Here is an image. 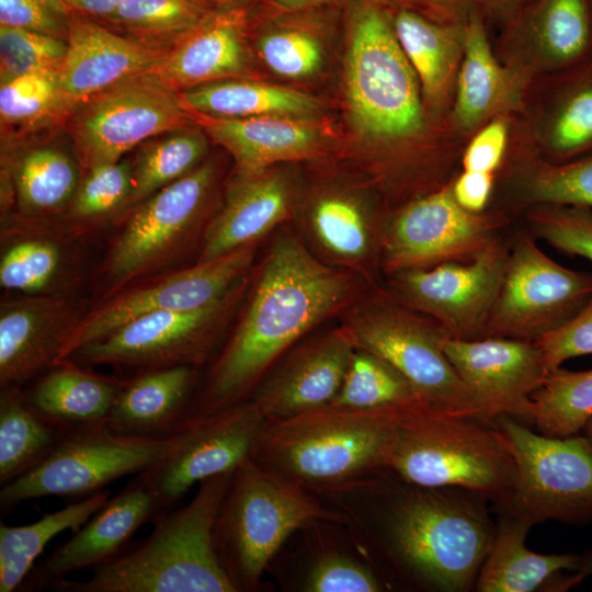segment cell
Here are the masks:
<instances>
[{"mask_svg": "<svg viewBox=\"0 0 592 592\" xmlns=\"http://www.w3.org/2000/svg\"><path fill=\"white\" fill-rule=\"evenodd\" d=\"M522 215L536 239L571 257L592 262V208L570 205H536Z\"/></svg>", "mask_w": 592, "mask_h": 592, "instance_id": "obj_47", "label": "cell"}, {"mask_svg": "<svg viewBox=\"0 0 592 592\" xmlns=\"http://www.w3.org/2000/svg\"><path fill=\"white\" fill-rule=\"evenodd\" d=\"M496 184H500L501 200L490 206L511 217L536 205L592 208V156L551 163L509 149Z\"/></svg>", "mask_w": 592, "mask_h": 592, "instance_id": "obj_33", "label": "cell"}, {"mask_svg": "<svg viewBox=\"0 0 592 592\" xmlns=\"http://www.w3.org/2000/svg\"><path fill=\"white\" fill-rule=\"evenodd\" d=\"M208 10L247 7L253 0H193Z\"/></svg>", "mask_w": 592, "mask_h": 592, "instance_id": "obj_59", "label": "cell"}, {"mask_svg": "<svg viewBox=\"0 0 592 592\" xmlns=\"http://www.w3.org/2000/svg\"><path fill=\"white\" fill-rule=\"evenodd\" d=\"M258 52L264 64L285 78L309 77L321 67V44L311 33L285 27L263 34L258 41Z\"/></svg>", "mask_w": 592, "mask_h": 592, "instance_id": "obj_49", "label": "cell"}, {"mask_svg": "<svg viewBox=\"0 0 592 592\" xmlns=\"http://www.w3.org/2000/svg\"><path fill=\"white\" fill-rule=\"evenodd\" d=\"M328 0H271V7L275 12L288 13L307 9Z\"/></svg>", "mask_w": 592, "mask_h": 592, "instance_id": "obj_58", "label": "cell"}, {"mask_svg": "<svg viewBox=\"0 0 592 592\" xmlns=\"http://www.w3.org/2000/svg\"><path fill=\"white\" fill-rule=\"evenodd\" d=\"M531 527L519 519L501 513L476 580V591L532 592L563 570L592 573V557L577 554L542 555L530 550L525 539Z\"/></svg>", "mask_w": 592, "mask_h": 592, "instance_id": "obj_34", "label": "cell"}, {"mask_svg": "<svg viewBox=\"0 0 592 592\" xmlns=\"http://www.w3.org/2000/svg\"><path fill=\"white\" fill-rule=\"evenodd\" d=\"M502 238L475 260L405 270L387 277V287L406 305L431 318L446 337L482 338L508 259Z\"/></svg>", "mask_w": 592, "mask_h": 592, "instance_id": "obj_16", "label": "cell"}, {"mask_svg": "<svg viewBox=\"0 0 592 592\" xmlns=\"http://www.w3.org/2000/svg\"><path fill=\"white\" fill-rule=\"evenodd\" d=\"M81 171L76 157L54 145H36L20 151L11 160L9 173L21 213L39 218L67 208Z\"/></svg>", "mask_w": 592, "mask_h": 592, "instance_id": "obj_37", "label": "cell"}, {"mask_svg": "<svg viewBox=\"0 0 592 592\" xmlns=\"http://www.w3.org/2000/svg\"><path fill=\"white\" fill-rule=\"evenodd\" d=\"M496 174L462 170L451 180L456 202L474 213L486 210L493 197Z\"/></svg>", "mask_w": 592, "mask_h": 592, "instance_id": "obj_54", "label": "cell"}, {"mask_svg": "<svg viewBox=\"0 0 592 592\" xmlns=\"http://www.w3.org/2000/svg\"><path fill=\"white\" fill-rule=\"evenodd\" d=\"M582 433L590 439H592V417L589 419V421L585 423Z\"/></svg>", "mask_w": 592, "mask_h": 592, "instance_id": "obj_60", "label": "cell"}, {"mask_svg": "<svg viewBox=\"0 0 592 592\" xmlns=\"http://www.w3.org/2000/svg\"><path fill=\"white\" fill-rule=\"evenodd\" d=\"M265 418L251 399L189 423L173 447L138 474L157 499L162 514L179 506L201 481L235 471L250 458Z\"/></svg>", "mask_w": 592, "mask_h": 592, "instance_id": "obj_18", "label": "cell"}, {"mask_svg": "<svg viewBox=\"0 0 592 592\" xmlns=\"http://www.w3.org/2000/svg\"><path fill=\"white\" fill-rule=\"evenodd\" d=\"M509 149L551 163L592 156V58L530 83Z\"/></svg>", "mask_w": 592, "mask_h": 592, "instance_id": "obj_19", "label": "cell"}, {"mask_svg": "<svg viewBox=\"0 0 592 592\" xmlns=\"http://www.w3.org/2000/svg\"><path fill=\"white\" fill-rule=\"evenodd\" d=\"M415 4L414 11L440 22H465L474 0H407Z\"/></svg>", "mask_w": 592, "mask_h": 592, "instance_id": "obj_55", "label": "cell"}, {"mask_svg": "<svg viewBox=\"0 0 592 592\" xmlns=\"http://www.w3.org/2000/svg\"><path fill=\"white\" fill-rule=\"evenodd\" d=\"M192 121L226 149L237 171L253 172L284 162L320 158L327 148L321 129L301 117L269 115L217 117L187 111Z\"/></svg>", "mask_w": 592, "mask_h": 592, "instance_id": "obj_30", "label": "cell"}, {"mask_svg": "<svg viewBox=\"0 0 592 592\" xmlns=\"http://www.w3.org/2000/svg\"><path fill=\"white\" fill-rule=\"evenodd\" d=\"M111 498L103 489L20 526L0 524V592H13L34 567L36 558L58 534L79 530Z\"/></svg>", "mask_w": 592, "mask_h": 592, "instance_id": "obj_38", "label": "cell"}, {"mask_svg": "<svg viewBox=\"0 0 592 592\" xmlns=\"http://www.w3.org/2000/svg\"><path fill=\"white\" fill-rule=\"evenodd\" d=\"M121 384L119 378L95 375L64 361L38 376L24 396L41 417L69 432L104 424Z\"/></svg>", "mask_w": 592, "mask_h": 592, "instance_id": "obj_35", "label": "cell"}, {"mask_svg": "<svg viewBox=\"0 0 592 592\" xmlns=\"http://www.w3.org/2000/svg\"><path fill=\"white\" fill-rule=\"evenodd\" d=\"M133 189V162L122 159L84 171L68 205V215L80 224L125 209Z\"/></svg>", "mask_w": 592, "mask_h": 592, "instance_id": "obj_46", "label": "cell"}, {"mask_svg": "<svg viewBox=\"0 0 592 592\" xmlns=\"http://www.w3.org/2000/svg\"><path fill=\"white\" fill-rule=\"evenodd\" d=\"M192 123L179 93L149 71L77 104L60 125L80 168L87 171L117 162L138 145Z\"/></svg>", "mask_w": 592, "mask_h": 592, "instance_id": "obj_12", "label": "cell"}, {"mask_svg": "<svg viewBox=\"0 0 592 592\" xmlns=\"http://www.w3.org/2000/svg\"><path fill=\"white\" fill-rule=\"evenodd\" d=\"M534 341L543 353L547 374L567 360L592 354V297L568 322Z\"/></svg>", "mask_w": 592, "mask_h": 592, "instance_id": "obj_53", "label": "cell"}, {"mask_svg": "<svg viewBox=\"0 0 592 592\" xmlns=\"http://www.w3.org/2000/svg\"><path fill=\"white\" fill-rule=\"evenodd\" d=\"M532 423L542 434L565 437L582 432L592 417V368L549 372L533 394Z\"/></svg>", "mask_w": 592, "mask_h": 592, "instance_id": "obj_41", "label": "cell"}, {"mask_svg": "<svg viewBox=\"0 0 592 592\" xmlns=\"http://www.w3.org/2000/svg\"><path fill=\"white\" fill-rule=\"evenodd\" d=\"M511 115L498 116L466 141L460 157L462 170L498 174L506 159L512 133Z\"/></svg>", "mask_w": 592, "mask_h": 592, "instance_id": "obj_51", "label": "cell"}, {"mask_svg": "<svg viewBox=\"0 0 592 592\" xmlns=\"http://www.w3.org/2000/svg\"><path fill=\"white\" fill-rule=\"evenodd\" d=\"M217 168L203 162L132 208L106 262L115 291L162 265L204 231Z\"/></svg>", "mask_w": 592, "mask_h": 592, "instance_id": "obj_15", "label": "cell"}, {"mask_svg": "<svg viewBox=\"0 0 592 592\" xmlns=\"http://www.w3.org/2000/svg\"><path fill=\"white\" fill-rule=\"evenodd\" d=\"M389 588L371 565L338 551L319 555L301 584L306 592H378Z\"/></svg>", "mask_w": 592, "mask_h": 592, "instance_id": "obj_50", "label": "cell"}, {"mask_svg": "<svg viewBox=\"0 0 592 592\" xmlns=\"http://www.w3.org/2000/svg\"><path fill=\"white\" fill-rule=\"evenodd\" d=\"M466 41L448 122L465 144L489 121L516 115L530 83L498 58L487 21L475 5L465 22Z\"/></svg>", "mask_w": 592, "mask_h": 592, "instance_id": "obj_27", "label": "cell"}, {"mask_svg": "<svg viewBox=\"0 0 592 592\" xmlns=\"http://www.w3.org/2000/svg\"><path fill=\"white\" fill-rule=\"evenodd\" d=\"M316 521L345 523L310 491L248 458L234 473L215 526L217 556L237 591L258 588L269 562L298 528Z\"/></svg>", "mask_w": 592, "mask_h": 592, "instance_id": "obj_7", "label": "cell"}, {"mask_svg": "<svg viewBox=\"0 0 592 592\" xmlns=\"http://www.w3.org/2000/svg\"><path fill=\"white\" fill-rule=\"evenodd\" d=\"M198 367L179 365L122 379L105 425L137 437H166L186 425L195 396Z\"/></svg>", "mask_w": 592, "mask_h": 592, "instance_id": "obj_31", "label": "cell"}, {"mask_svg": "<svg viewBox=\"0 0 592 592\" xmlns=\"http://www.w3.org/2000/svg\"><path fill=\"white\" fill-rule=\"evenodd\" d=\"M81 318L58 296H26L2 304L0 387H21L58 364Z\"/></svg>", "mask_w": 592, "mask_h": 592, "instance_id": "obj_28", "label": "cell"}, {"mask_svg": "<svg viewBox=\"0 0 592 592\" xmlns=\"http://www.w3.org/2000/svg\"><path fill=\"white\" fill-rule=\"evenodd\" d=\"M389 213H379L357 192L327 186L312 194L293 219L318 260L376 286L384 276L383 239Z\"/></svg>", "mask_w": 592, "mask_h": 592, "instance_id": "obj_20", "label": "cell"}, {"mask_svg": "<svg viewBox=\"0 0 592 592\" xmlns=\"http://www.w3.org/2000/svg\"><path fill=\"white\" fill-rule=\"evenodd\" d=\"M387 471L419 486L467 489L500 510L509 503L517 479L508 441L492 421L424 400L398 407Z\"/></svg>", "mask_w": 592, "mask_h": 592, "instance_id": "obj_5", "label": "cell"}, {"mask_svg": "<svg viewBox=\"0 0 592 592\" xmlns=\"http://www.w3.org/2000/svg\"><path fill=\"white\" fill-rule=\"evenodd\" d=\"M442 349L487 421L508 415L532 422V396L547 375L543 353L534 340H459L445 335Z\"/></svg>", "mask_w": 592, "mask_h": 592, "instance_id": "obj_21", "label": "cell"}, {"mask_svg": "<svg viewBox=\"0 0 592 592\" xmlns=\"http://www.w3.org/2000/svg\"><path fill=\"white\" fill-rule=\"evenodd\" d=\"M388 15L397 41L417 75L429 114L449 125L465 48L466 21L440 22L402 5Z\"/></svg>", "mask_w": 592, "mask_h": 592, "instance_id": "obj_32", "label": "cell"}, {"mask_svg": "<svg viewBox=\"0 0 592 592\" xmlns=\"http://www.w3.org/2000/svg\"><path fill=\"white\" fill-rule=\"evenodd\" d=\"M493 420L517 469L513 494L501 513L531 526L550 520L592 523V439L583 433L548 436L508 415Z\"/></svg>", "mask_w": 592, "mask_h": 592, "instance_id": "obj_9", "label": "cell"}, {"mask_svg": "<svg viewBox=\"0 0 592 592\" xmlns=\"http://www.w3.org/2000/svg\"><path fill=\"white\" fill-rule=\"evenodd\" d=\"M248 21L247 7L209 11L174 43L151 71L177 93L243 78L250 70L246 45Z\"/></svg>", "mask_w": 592, "mask_h": 592, "instance_id": "obj_29", "label": "cell"}, {"mask_svg": "<svg viewBox=\"0 0 592 592\" xmlns=\"http://www.w3.org/2000/svg\"><path fill=\"white\" fill-rule=\"evenodd\" d=\"M511 218L493 206L480 213L463 208L449 181L389 213L383 239V275L446 262H470L501 239Z\"/></svg>", "mask_w": 592, "mask_h": 592, "instance_id": "obj_13", "label": "cell"}, {"mask_svg": "<svg viewBox=\"0 0 592 592\" xmlns=\"http://www.w3.org/2000/svg\"><path fill=\"white\" fill-rule=\"evenodd\" d=\"M209 11L193 0H124L100 23L150 46L171 48Z\"/></svg>", "mask_w": 592, "mask_h": 592, "instance_id": "obj_42", "label": "cell"}, {"mask_svg": "<svg viewBox=\"0 0 592 592\" xmlns=\"http://www.w3.org/2000/svg\"><path fill=\"white\" fill-rule=\"evenodd\" d=\"M180 432L166 437L126 436L105 423L66 432L42 463L2 486L1 515L27 500L52 496L81 499L124 476L138 475L173 447Z\"/></svg>", "mask_w": 592, "mask_h": 592, "instance_id": "obj_11", "label": "cell"}, {"mask_svg": "<svg viewBox=\"0 0 592 592\" xmlns=\"http://www.w3.org/2000/svg\"><path fill=\"white\" fill-rule=\"evenodd\" d=\"M530 0H474L486 21L501 26L513 18Z\"/></svg>", "mask_w": 592, "mask_h": 592, "instance_id": "obj_56", "label": "cell"}, {"mask_svg": "<svg viewBox=\"0 0 592 592\" xmlns=\"http://www.w3.org/2000/svg\"><path fill=\"white\" fill-rule=\"evenodd\" d=\"M253 270L224 297L207 306L138 317L81 346L66 361L81 366L110 365L136 374L179 365L200 368L243 304Z\"/></svg>", "mask_w": 592, "mask_h": 592, "instance_id": "obj_10", "label": "cell"}, {"mask_svg": "<svg viewBox=\"0 0 592 592\" xmlns=\"http://www.w3.org/2000/svg\"><path fill=\"white\" fill-rule=\"evenodd\" d=\"M67 261L66 250L57 239L39 234L14 238L2 250L0 284L25 295L53 296L66 273Z\"/></svg>", "mask_w": 592, "mask_h": 592, "instance_id": "obj_43", "label": "cell"}, {"mask_svg": "<svg viewBox=\"0 0 592 592\" xmlns=\"http://www.w3.org/2000/svg\"><path fill=\"white\" fill-rule=\"evenodd\" d=\"M58 71L59 124L77 104L130 77L151 71L170 48L150 46L73 13Z\"/></svg>", "mask_w": 592, "mask_h": 592, "instance_id": "obj_24", "label": "cell"}, {"mask_svg": "<svg viewBox=\"0 0 592 592\" xmlns=\"http://www.w3.org/2000/svg\"><path fill=\"white\" fill-rule=\"evenodd\" d=\"M235 471L200 482L183 506L161 514L152 532L84 581L64 578L46 589L58 592H237L214 545V526Z\"/></svg>", "mask_w": 592, "mask_h": 592, "instance_id": "obj_4", "label": "cell"}, {"mask_svg": "<svg viewBox=\"0 0 592 592\" xmlns=\"http://www.w3.org/2000/svg\"><path fill=\"white\" fill-rule=\"evenodd\" d=\"M58 73L22 75L0 86L2 136L31 132L48 123L59 124Z\"/></svg>", "mask_w": 592, "mask_h": 592, "instance_id": "obj_45", "label": "cell"}, {"mask_svg": "<svg viewBox=\"0 0 592 592\" xmlns=\"http://www.w3.org/2000/svg\"><path fill=\"white\" fill-rule=\"evenodd\" d=\"M162 514L143 478L110 498L75 534L34 565L19 590L38 591L66 574L99 567L117 557L136 531Z\"/></svg>", "mask_w": 592, "mask_h": 592, "instance_id": "obj_25", "label": "cell"}, {"mask_svg": "<svg viewBox=\"0 0 592 592\" xmlns=\"http://www.w3.org/2000/svg\"><path fill=\"white\" fill-rule=\"evenodd\" d=\"M257 250L258 246H252L207 262H195L185 270L112 297L78 321L64 344L58 363L138 317L196 309L220 299L252 272Z\"/></svg>", "mask_w": 592, "mask_h": 592, "instance_id": "obj_17", "label": "cell"}, {"mask_svg": "<svg viewBox=\"0 0 592 592\" xmlns=\"http://www.w3.org/2000/svg\"><path fill=\"white\" fill-rule=\"evenodd\" d=\"M345 92L354 125L378 147L410 149L430 130L417 75L388 12L374 1L362 3L352 19Z\"/></svg>", "mask_w": 592, "mask_h": 592, "instance_id": "obj_6", "label": "cell"}, {"mask_svg": "<svg viewBox=\"0 0 592 592\" xmlns=\"http://www.w3.org/2000/svg\"><path fill=\"white\" fill-rule=\"evenodd\" d=\"M591 297L592 273L557 263L527 230L516 232L482 338L536 340L568 322Z\"/></svg>", "mask_w": 592, "mask_h": 592, "instance_id": "obj_14", "label": "cell"}, {"mask_svg": "<svg viewBox=\"0 0 592 592\" xmlns=\"http://www.w3.org/2000/svg\"><path fill=\"white\" fill-rule=\"evenodd\" d=\"M399 406H327L265 421L250 459L308 491L330 493L350 487L388 473Z\"/></svg>", "mask_w": 592, "mask_h": 592, "instance_id": "obj_3", "label": "cell"}, {"mask_svg": "<svg viewBox=\"0 0 592 592\" xmlns=\"http://www.w3.org/2000/svg\"><path fill=\"white\" fill-rule=\"evenodd\" d=\"M72 11L64 0H0V25L66 39Z\"/></svg>", "mask_w": 592, "mask_h": 592, "instance_id": "obj_52", "label": "cell"}, {"mask_svg": "<svg viewBox=\"0 0 592 592\" xmlns=\"http://www.w3.org/2000/svg\"><path fill=\"white\" fill-rule=\"evenodd\" d=\"M205 136L193 122L144 143L133 162V189L125 209L134 208L201 164L207 152Z\"/></svg>", "mask_w": 592, "mask_h": 592, "instance_id": "obj_40", "label": "cell"}, {"mask_svg": "<svg viewBox=\"0 0 592 592\" xmlns=\"http://www.w3.org/2000/svg\"><path fill=\"white\" fill-rule=\"evenodd\" d=\"M369 287L318 260L289 224L278 228L254 266L240 318L195 394L186 424L248 400L289 349Z\"/></svg>", "mask_w": 592, "mask_h": 592, "instance_id": "obj_1", "label": "cell"}, {"mask_svg": "<svg viewBox=\"0 0 592 592\" xmlns=\"http://www.w3.org/2000/svg\"><path fill=\"white\" fill-rule=\"evenodd\" d=\"M276 166L253 172L237 171L223 206L204 231L196 262L258 246L293 220L296 184L287 171Z\"/></svg>", "mask_w": 592, "mask_h": 592, "instance_id": "obj_26", "label": "cell"}, {"mask_svg": "<svg viewBox=\"0 0 592 592\" xmlns=\"http://www.w3.org/2000/svg\"><path fill=\"white\" fill-rule=\"evenodd\" d=\"M186 111L228 118L293 116L306 118L321 109L300 91L246 78L210 82L179 93Z\"/></svg>", "mask_w": 592, "mask_h": 592, "instance_id": "obj_36", "label": "cell"}, {"mask_svg": "<svg viewBox=\"0 0 592 592\" xmlns=\"http://www.w3.org/2000/svg\"><path fill=\"white\" fill-rule=\"evenodd\" d=\"M339 319V327L355 349L389 362L424 401L456 414L486 420L442 349L444 331L387 286L369 287Z\"/></svg>", "mask_w": 592, "mask_h": 592, "instance_id": "obj_8", "label": "cell"}, {"mask_svg": "<svg viewBox=\"0 0 592 592\" xmlns=\"http://www.w3.org/2000/svg\"><path fill=\"white\" fill-rule=\"evenodd\" d=\"M65 433L27 403L21 387L1 389L0 485L4 486L36 467Z\"/></svg>", "mask_w": 592, "mask_h": 592, "instance_id": "obj_39", "label": "cell"}, {"mask_svg": "<svg viewBox=\"0 0 592 592\" xmlns=\"http://www.w3.org/2000/svg\"><path fill=\"white\" fill-rule=\"evenodd\" d=\"M423 400L412 384L389 362L354 349L342 385L329 406L376 409Z\"/></svg>", "mask_w": 592, "mask_h": 592, "instance_id": "obj_44", "label": "cell"}, {"mask_svg": "<svg viewBox=\"0 0 592 592\" xmlns=\"http://www.w3.org/2000/svg\"><path fill=\"white\" fill-rule=\"evenodd\" d=\"M330 494L398 582L433 592L475 587L497 527L482 496L419 486L390 473Z\"/></svg>", "mask_w": 592, "mask_h": 592, "instance_id": "obj_2", "label": "cell"}, {"mask_svg": "<svg viewBox=\"0 0 592 592\" xmlns=\"http://www.w3.org/2000/svg\"><path fill=\"white\" fill-rule=\"evenodd\" d=\"M66 53L64 38L0 25V81L34 72L58 73Z\"/></svg>", "mask_w": 592, "mask_h": 592, "instance_id": "obj_48", "label": "cell"}, {"mask_svg": "<svg viewBox=\"0 0 592 592\" xmlns=\"http://www.w3.org/2000/svg\"><path fill=\"white\" fill-rule=\"evenodd\" d=\"M354 349L339 325L309 334L277 361L249 399L266 421L327 407L339 392Z\"/></svg>", "mask_w": 592, "mask_h": 592, "instance_id": "obj_23", "label": "cell"}, {"mask_svg": "<svg viewBox=\"0 0 592 592\" xmlns=\"http://www.w3.org/2000/svg\"><path fill=\"white\" fill-rule=\"evenodd\" d=\"M501 27L494 52L528 83L592 58V0H530Z\"/></svg>", "mask_w": 592, "mask_h": 592, "instance_id": "obj_22", "label": "cell"}, {"mask_svg": "<svg viewBox=\"0 0 592 592\" xmlns=\"http://www.w3.org/2000/svg\"><path fill=\"white\" fill-rule=\"evenodd\" d=\"M124 0H64L77 14L102 22L109 18Z\"/></svg>", "mask_w": 592, "mask_h": 592, "instance_id": "obj_57", "label": "cell"}]
</instances>
